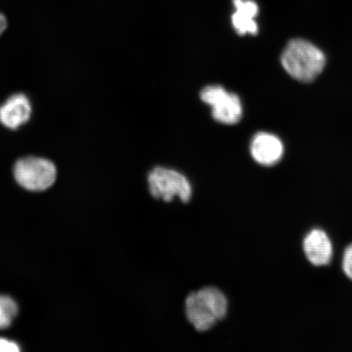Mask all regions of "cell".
Masks as SVG:
<instances>
[{
    "label": "cell",
    "mask_w": 352,
    "mask_h": 352,
    "mask_svg": "<svg viewBox=\"0 0 352 352\" xmlns=\"http://www.w3.org/2000/svg\"><path fill=\"white\" fill-rule=\"evenodd\" d=\"M325 63L322 51L300 38L290 41L281 55V64L285 72L303 82L314 81L323 72Z\"/></svg>",
    "instance_id": "cell-2"
},
{
    "label": "cell",
    "mask_w": 352,
    "mask_h": 352,
    "mask_svg": "<svg viewBox=\"0 0 352 352\" xmlns=\"http://www.w3.org/2000/svg\"><path fill=\"white\" fill-rule=\"evenodd\" d=\"M200 98L211 107V116L222 124H236L241 120L242 109L239 96L228 92L221 86H208L201 90Z\"/></svg>",
    "instance_id": "cell-5"
},
{
    "label": "cell",
    "mask_w": 352,
    "mask_h": 352,
    "mask_svg": "<svg viewBox=\"0 0 352 352\" xmlns=\"http://www.w3.org/2000/svg\"><path fill=\"white\" fill-rule=\"evenodd\" d=\"M7 25L8 22L6 16H4L3 13L0 12V36H1L4 30H6Z\"/></svg>",
    "instance_id": "cell-13"
},
{
    "label": "cell",
    "mask_w": 352,
    "mask_h": 352,
    "mask_svg": "<svg viewBox=\"0 0 352 352\" xmlns=\"http://www.w3.org/2000/svg\"><path fill=\"white\" fill-rule=\"evenodd\" d=\"M342 270L346 276L352 280V245L347 248L343 255Z\"/></svg>",
    "instance_id": "cell-11"
},
{
    "label": "cell",
    "mask_w": 352,
    "mask_h": 352,
    "mask_svg": "<svg viewBox=\"0 0 352 352\" xmlns=\"http://www.w3.org/2000/svg\"><path fill=\"white\" fill-rule=\"evenodd\" d=\"M148 186L151 195L166 202L178 197L188 202L192 197V187L183 174L166 167L157 166L148 175Z\"/></svg>",
    "instance_id": "cell-3"
},
{
    "label": "cell",
    "mask_w": 352,
    "mask_h": 352,
    "mask_svg": "<svg viewBox=\"0 0 352 352\" xmlns=\"http://www.w3.org/2000/svg\"><path fill=\"white\" fill-rule=\"evenodd\" d=\"M16 182L26 190L41 192L54 186L56 179V168L45 158L26 157L21 158L14 166Z\"/></svg>",
    "instance_id": "cell-4"
},
{
    "label": "cell",
    "mask_w": 352,
    "mask_h": 352,
    "mask_svg": "<svg viewBox=\"0 0 352 352\" xmlns=\"http://www.w3.org/2000/svg\"><path fill=\"white\" fill-rule=\"evenodd\" d=\"M228 302L226 296L215 287H206L188 296L186 314L189 323L197 331L206 332L226 318Z\"/></svg>",
    "instance_id": "cell-1"
},
{
    "label": "cell",
    "mask_w": 352,
    "mask_h": 352,
    "mask_svg": "<svg viewBox=\"0 0 352 352\" xmlns=\"http://www.w3.org/2000/svg\"><path fill=\"white\" fill-rule=\"evenodd\" d=\"M236 11L232 16V23L240 35L256 34L258 28L255 17L258 6L253 0H233Z\"/></svg>",
    "instance_id": "cell-9"
},
{
    "label": "cell",
    "mask_w": 352,
    "mask_h": 352,
    "mask_svg": "<svg viewBox=\"0 0 352 352\" xmlns=\"http://www.w3.org/2000/svg\"><path fill=\"white\" fill-rule=\"evenodd\" d=\"M32 107L28 96L15 94L0 107V122L8 129H19L32 117Z\"/></svg>",
    "instance_id": "cell-7"
},
{
    "label": "cell",
    "mask_w": 352,
    "mask_h": 352,
    "mask_svg": "<svg viewBox=\"0 0 352 352\" xmlns=\"http://www.w3.org/2000/svg\"><path fill=\"white\" fill-rule=\"evenodd\" d=\"M21 349L15 342L0 338V352H19Z\"/></svg>",
    "instance_id": "cell-12"
},
{
    "label": "cell",
    "mask_w": 352,
    "mask_h": 352,
    "mask_svg": "<svg viewBox=\"0 0 352 352\" xmlns=\"http://www.w3.org/2000/svg\"><path fill=\"white\" fill-rule=\"evenodd\" d=\"M19 314V306L10 296H0V329L10 327Z\"/></svg>",
    "instance_id": "cell-10"
},
{
    "label": "cell",
    "mask_w": 352,
    "mask_h": 352,
    "mask_svg": "<svg viewBox=\"0 0 352 352\" xmlns=\"http://www.w3.org/2000/svg\"><path fill=\"white\" fill-rule=\"evenodd\" d=\"M250 153L258 164L272 166L283 157L284 146L277 136L267 132H259L254 135L250 144Z\"/></svg>",
    "instance_id": "cell-6"
},
{
    "label": "cell",
    "mask_w": 352,
    "mask_h": 352,
    "mask_svg": "<svg viewBox=\"0 0 352 352\" xmlns=\"http://www.w3.org/2000/svg\"><path fill=\"white\" fill-rule=\"evenodd\" d=\"M306 256L315 266L327 265L333 257L331 241L324 231L314 230L308 233L303 241Z\"/></svg>",
    "instance_id": "cell-8"
}]
</instances>
